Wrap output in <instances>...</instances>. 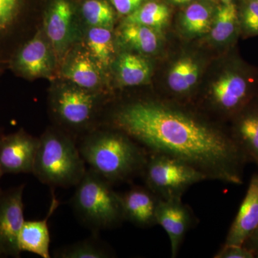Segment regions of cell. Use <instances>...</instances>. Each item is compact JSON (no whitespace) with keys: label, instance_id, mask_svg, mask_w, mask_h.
<instances>
[{"label":"cell","instance_id":"cell-1","mask_svg":"<svg viewBox=\"0 0 258 258\" xmlns=\"http://www.w3.org/2000/svg\"><path fill=\"white\" fill-rule=\"evenodd\" d=\"M110 126L128 134L149 154L176 158L207 180L243 184L247 161L230 131L176 103L140 99L112 112Z\"/></svg>","mask_w":258,"mask_h":258},{"label":"cell","instance_id":"cell-2","mask_svg":"<svg viewBox=\"0 0 258 258\" xmlns=\"http://www.w3.org/2000/svg\"><path fill=\"white\" fill-rule=\"evenodd\" d=\"M79 147L86 164L112 185L142 175L149 153L128 134L113 127L91 131Z\"/></svg>","mask_w":258,"mask_h":258},{"label":"cell","instance_id":"cell-3","mask_svg":"<svg viewBox=\"0 0 258 258\" xmlns=\"http://www.w3.org/2000/svg\"><path fill=\"white\" fill-rule=\"evenodd\" d=\"M86 162L74 139L57 129H47L39 139L32 174L51 188L76 186L83 179Z\"/></svg>","mask_w":258,"mask_h":258},{"label":"cell","instance_id":"cell-4","mask_svg":"<svg viewBox=\"0 0 258 258\" xmlns=\"http://www.w3.org/2000/svg\"><path fill=\"white\" fill-rule=\"evenodd\" d=\"M75 215L93 233L118 227L123 221L120 195L92 169H87L71 200Z\"/></svg>","mask_w":258,"mask_h":258},{"label":"cell","instance_id":"cell-5","mask_svg":"<svg viewBox=\"0 0 258 258\" xmlns=\"http://www.w3.org/2000/svg\"><path fill=\"white\" fill-rule=\"evenodd\" d=\"M142 176L148 189L161 200L182 198L190 186L207 180L184 161L159 154H149Z\"/></svg>","mask_w":258,"mask_h":258},{"label":"cell","instance_id":"cell-6","mask_svg":"<svg viewBox=\"0 0 258 258\" xmlns=\"http://www.w3.org/2000/svg\"><path fill=\"white\" fill-rule=\"evenodd\" d=\"M234 64L212 83L209 93L211 106L232 118L254 98L250 71L239 62Z\"/></svg>","mask_w":258,"mask_h":258},{"label":"cell","instance_id":"cell-7","mask_svg":"<svg viewBox=\"0 0 258 258\" xmlns=\"http://www.w3.org/2000/svg\"><path fill=\"white\" fill-rule=\"evenodd\" d=\"M99 97L94 91L74 85L63 86L51 98V109L61 125L72 132L87 131L92 125Z\"/></svg>","mask_w":258,"mask_h":258},{"label":"cell","instance_id":"cell-8","mask_svg":"<svg viewBox=\"0 0 258 258\" xmlns=\"http://www.w3.org/2000/svg\"><path fill=\"white\" fill-rule=\"evenodd\" d=\"M25 185L0 190V257H20L18 239L24 222Z\"/></svg>","mask_w":258,"mask_h":258},{"label":"cell","instance_id":"cell-9","mask_svg":"<svg viewBox=\"0 0 258 258\" xmlns=\"http://www.w3.org/2000/svg\"><path fill=\"white\" fill-rule=\"evenodd\" d=\"M41 31L24 42L9 61L12 70L26 79L47 77L54 69L52 49Z\"/></svg>","mask_w":258,"mask_h":258},{"label":"cell","instance_id":"cell-10","mask_svg":"<svg viewBox=\"0 0 258 258\" xmlns=\"http://www.w3.org/2000/svg\"><path fill=\"white\" fill-rule=\"evenodd\" d=\"M39 139L23 129L0 139V171L5 174H32Z\"/></svg>","mask_w":258,"mask_h":258},{"label":"cell","instance_id":"cell-11","mask_svg":"<svg viewBox=\"0 0 258 258\" xmlns=\"http://www.w3.org/2000/svg\"><path fill=\"white\" fill-rule=\"evenodd\" d=\"M156 220L169 237L171 257H176L185 235L194 223V216L182 198L161 200L158 203Z\"/></svg>","mask_w":258,"mask_h":258},{"label":"cell","instance_id":"cell-12","mask_svg":"<svg viewBox=\"0 0 258 258\" xmlns=\"http://www.w3.org/2000/svg\"><path fill=\"white\" fill-rule=\"evenodd\" d=\"M74 9L69 0H53L47 10L45 32L56 54L67 50L74 37Z\"/></svg>","mask_w":258,"mask_h":258},{"label":"cell","instance_id":"cell-13","mask_svg":"<svg viewBox=\"0 0 258 258\" xmlns=\"http://www.w3.org/2000/svg\"><path fill=\"white\" fill-rule=\"evenodd\" d=\"M258 225V172L251 178L245 196L224 244L242 245Z\"/></svg>","mask_w":258,"mask_h":258},{"label":"cell","instance_id":"cell-14","mask_svg":"<svg viewBox=\"0 0 258 258\" xmlns=\"http://www.w3.org/2000/svg\"><path fill=\"white\" fill-rule=\"evenodd\" d=\"M120 199L125 221L139 227L157 225L156 212L159 198L147 186H134L120 195Z\"/></svg>","mask_w":258,"mask_h":258},{"label":"cell","instance_id":"cell-15","mask_svg":"<svg viewBox=\"0 0 258 258\" xmlns=\"http://www.w3.org/2000/svg\"><path fill=\"white\" fill-rule=\"evenodd\" d=\"M254 100L232 118L230 132L247 162L258 166V102Z\"/></svg>","mask_w":258,"mask_h":258},{"label":"cell","instance_id":"cell-16","mask_svg":"<svg viewBox=\"0 0 258 258\" xmlns=\"http://www.w3.org/2000/svg\"><path fill=\"white\" fill-rule=\"evenodd\" d=\"M58 200L52 195L50 208L42 220H25L19 235V248L21 252H28L42 258H50V235L49 218L59 206Z\"/></svg>","mask_w":258,"mask_h":258},{"label":"cell","instance_id":"cell-17","mask_svg":"<svg viewBox=\"0 0 258 258\" xmlns=\"http://www.w3.org/2000/svg\"><path fill=\"white\" fill-rule=\"evenodd\" d=\"M101 69L88 52H78L64 66L62 75L73 85L87 91H96L101 82Z\"/></svg>","mask_w":258,"mask_h":258},{"label":"cell","instance_id":"cell-18","mask_svg":"<svg viewBox=\"0 0 258 258\" xmlns=\"http://www.w3.org/2000/svg\"><path fill=\"white\" fill-rule=\"evenodd\" d=\"M210 38L220 45H227L235 41L240 32L237 5L234 2L222 3L215 10Z\"/></svg>","mask_w":258,"mask_h":258},{"label":"cell","instance_id":"cell-19","mask_svg":"<svg viewBox=\"0 0 258 258\" xmlns=\"http://www.w3.org/2000/svg\"><path fill=\"white\" fill-rule=\"evenodd\" d=\"M117 78L123 86H137L145 84L150 79L152 66L143 56L123 52L115 62Z\"/></svg>","mask_w":258,"mask_h":258},{"label":"cell","instance_id":"cell-20","mask_svg":"<svg viewBox=\"0 0 258 258\" xmlns=\"http://www.w3.org/2000/svg\"><path fill=\"white\" fill-rule=\"evenodd\" d=\"M120 38L125 46L144 54H153L159 48V37L154 29L140 24L124 23Z\"/></svg>","mask_w":258,"mask_h":258},{"label":"cell","instance_id":"cell-21","mask_svg":"<svg viewBox=\"0 0 258 258\" xmlns=\"http://www.w3.org/2000/svg\"><path fill=\"white\" fill-rule=\"evenodd\" d=\"M86 42L88 53L96 61L98 67L101 70L108 68L115 53L111 29L90 27Z\"/></svg>","mask_w":258,"mask_h":258},{"label":"cell","instance_id":"cell-22","mask_svg":"<svg viewBox=\"0 0 258 258\" xmlns=\"http://www.w3.org/2000/svg\"><path fill=\"white\" fill-rule=\"evenodd\" d=\"M198 62L189 57H182L173 64L168 74V86L179 96L187 94L195 87L200 77Z\"/></svg>","mask_w":258,"mask_h":258},{"label":"cell","instance_id":"cell-23","mask_svg":"<svg viewBox=\"0 0 258 258\" xmlns=\"http://www.w3.org/2000/svg\"><path fill=\"white\" fill-rule=\"evenodd\" d=\"M215 10L206 0L190 3L181 18V25L189 35H201L210 32Z\"/></svg>","mask_w":258,"mask_h":258},{"label":"cell","instance_id":"cell-24","mask_svg":"<svg viewBox=\"0 0 258 258\" xmlns=\"http://www.w3.org/2000/svg\"><path fill=\"white\" fill-rule=\"evenodd\" d=\"M114 256L113 250L93 233L92 237L57 249L54 252L57 258H109Z\"/></svg>","mask_w":258,"mask_h":258},{"label":"cell","instance_id":"cell-25","mask_svg":"<svg viewBox=\"0 0 258 258\" xmlns=\"http://www.w3.org/2000/svg\"><path fill=\"white\" fill-rule=\"evenodd\" d=\"M170 18V10L164 3L147 1L125 18L124 23L140 24L154 29L161 30Z\"/></svg>","mask_w":258,"mask_h":258},{"label":"cell","instance_id":"cell-26","mask_svg":"<svg viewBox=\"0 0 258 258\" xmlns=\"http://www.w3.org/2000/svg\"><path fill=\"white\" fill-rule=\"evenodd\" d=\"M25 6V0H0V45L18 28Z\"/></svg>","mask_w":258,"mask_h":258},{"label":"cell","instance_id":"cell-27","mask_svg":"<svg viewBox=\"0 0 258 258\" xmlns=\"http://www.w3.org/2000/svg\"><path fill=\"white\" fill-rule=\"evenodd\" d=\"M81 13L90 27L111 29L114 23V12L105 0H86L81 6Z\"/></svg>","mask_w":258,"mask_h":258},{"label":"cell","instance_id":"cell-28","mask_svg":"<svg viewBox=\"0 0 258 258\" xmlns=\"http://www.w3.org/2000/svg\"><path fill=\"white\" fill-rule=\"evenodd\" d=\"M238 9L240 32L245 36L258 35V3L255 0H240Z\"/></svg>","mask_w":258,"mask_h":258},{"label":"cell","instance_id":"cell-29","mask_svg":"<svg viewBox=\"0 0 258 258\" xmlns=\"http://www.w3.org/2000/svg\"><path fill=\"white\" fill-rule=\"evenodd\" d=\"M215 258H254L255 254L243 245L223 244L214 256Z\"/></svg>","mask_w":258,"mask_h":258},{"label":"cell","instance_id":"cell-30","mask_svg":"<svg viewBox=\"0 0 258 258\" xmlns=\"http://www.w3.org/2000/svg\"><path fill=\"white\" fill-rule=\"evenodd\" d=\"M109 1L119 14L128 16L149 0H109Z\"/></svg>","mask_w":258,"mask_h":258},{"label":"cell","instance_id":"cell-31","mask_svg":"<svg viewBox=\"0 0 258 258\" xmlns=\"http://www.w3.org/2000/svg\"><path fill=\"white\" fill-rule=\"evenodd\" d=\"M242 245L252 251L256 257V254L258 253V225Z\"/></svg>","mask_w":258,"mask_h":258},{"label":"cell","instance_id":"cell-32","mask_svg":"<svg viewBox=\"0 0 258 258\" xmlns=\"http://www.w3.org/2000/svg\"><path fill=\"white\" fill-rule=\"evenodd\" d=\"M172 3L178 5L188 4V3H192L195 0H171Z\"/></svg>","mask_w":258,"mask_h":258},{"label":"cell","instance_id":"cell-33","mask_svg":"<svg viewBox=\"0 0 258 258\" xmlns=\"http://www.w3.org/2000/svg\"><path fill=\"white\" fill-rule=\"evenodd\" d=\"M222 3H230V2H233V0H220Z\"/></svg>","mask_w":258,"mask_h":258},{"label":"cell","instance_id":"cell-34","mask_svg":"<svg viewBox=\"0 0 258 258\" xmlns=\"http://www.w3.org/2000/svg\"><path fill=\"white\" fill-rule=\"evenodd\" d=\"M3 136H4V134H3V130H2L1 128H0V139L3 138Z\"/></svg>","mask_w":258,"mask_h":258},{"label":"cell","instance_id":"cell-35","mask_svg":"<svg viewBox=\"0 0 258 258\" xmlns=\"http://www.w3.org/2000/svg\"><path fill=\"white\" fill-rule=\"evenodd\" d=\"M3 176V174H2L1 171H0V179H1L2 176Z\"/></svg>","mask_w":258,"mask_h":258},{"label":"cell","instance_id":"cell-36","mask_svg":"<svg viewBox=\"0 0 258 258\" xmlns=\"http://www.w3.org/2000/svg\"><path fill=\"white\" fill-rule=\"evenodd\" d=\"M256 257L258 258V253L257 254H256Z\"/></svg>","mask_w":258,"mask_h":258},{"label":"cell","instance_id":"cell-37","mask_svg":"<svg viewBox=\"0 0 258 258\" xmlns=\"http://www.w3.org/2000/svg\"><path fill=\"white\" fill-rule=\"evenodd\" d=\"M255 1H256V2H257V3H258V0H255Z\"/></svg>","mask_w":258,"mask_h":258}]
</instances>
